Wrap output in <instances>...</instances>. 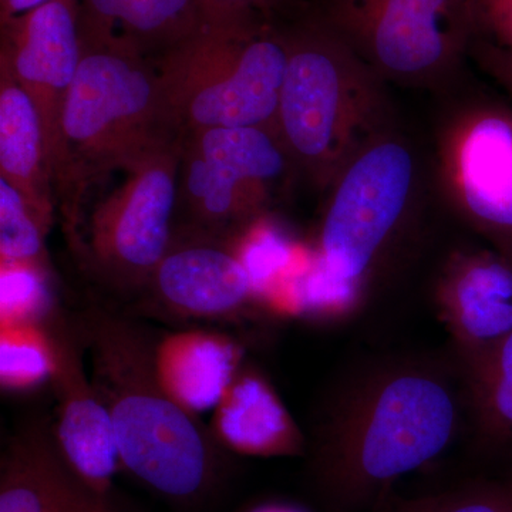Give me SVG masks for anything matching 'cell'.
<instances>
[{
  "label": "cell",
  "instance_id": "obj_1",
  "mask_svg": "<svg viewBox=\"0 0 512 512\" xmlns=\"http://www.w3.org/2000/svg\"><path fill=\"white\" fill-rule=\"evenodd\" d=\"M466 426L458 365L392 357L353 376L320 417L311 478L330 512H370L394 484L437 460Z\"/></svg>",
  "mask_w": 512,
  "mask_h": 512
},
{
  "label": "cell",
  "instance_id": "obj_2",
  "mask_svg": "<svg viewBox=\"0 0 512 512\" xmlns=\"http://www.w3.org/2000/svg\"><path fill=\"white\" fill-rule=\"evenodd\" d=\"M76 323L90 377L109 410L121 467L174 503L201 500L220 474L217 441L161 386L154 342L127 319L100 309Z\"/></svg>",
  "mask_w": 512,
  "mask_h": 512
},
{
  "label": "cell",
  "instance_id": "obj_3",
  "mask_svg": "<svg viewBox=\"0 0 512 512\" xmlns=\"http://www.w3.org/2000/svg\"><path fill=\"white\" fill-rule=\"evenodd\" d=\"M80 40L82 57L63 110L62 163L55 187L73 247L87 188L181 138L151 57L110 37L80 32Z\"/></svg>",
  "mask_w": 512,
  "mask_h": 512
},
{
  "label": "cell",
  "instance_id": "obj_4",
  "mask_svg": "<svg viewBox=\"0 0 512 512\" xmlns=\"http://www.w3.org/2000/svg\"><path fill=\"white\" fill-rule=\"evenodd\" d=\"M282 29L288 66L276 133L293 167L328 191L370 140L393 127L386 82L315 13Z\"/></svg>",
  "mask_w": 512,
  "mask_h": 512
},
{
  "label": "cell",
  "instance_id": "obj_5",
  "mask_svg": "<svg viewBox=\"0 0 512 512\" xmlns=\"http://www.w3.org/2000/svg\"><path fill=\"white\" fill-rule=\"evenodd\" d=\"M154 63L165 106L181 136L227 127L276 133L288 47L284 29L274 23L210 26Z\"/></svg>",
  "mask_w": 512,
  "mask_h": 512
},
{
  "label": "cell",
  "instance_id": "obj_6",
  "mask_svg": "<svg viewBox=\"0 0 512 512\" xmlns=\"http://www.w3.org/2000/svg\"><path fill=\"white\" fill-rule=\"evenodd\" d=\"M419 181L416 151L392 127L370 140L326 191L318 261L360 299L406 238Z\"/></svg>",
  "mask_w": 512,
  "mask_h": 512
},
{
  "label": "cell",
  "instance_id": "obj_7",
  "mask_svg": "<svg viewBox=\"0 0 512 512\" xmlns=\"http://www.w3.org/2000/svg\"><path fill=\"white\" fill-rule=\"evenodd\" d=\"M313 13L384 82L430 86L470 53L476 0H320Z\"/></svg>",
  "mask_w": 512,
  "mask_h": 512
},
{
  "label": "cell",
  "instance_id": "obj_8",
  "mask_svg": "<svg viewBox=\"0 0 512 512\" xmlns=\"http://www.w3.org/2000/svg\"><path fill=\"white\" fill-rule=\"evenodd\" d=\"M180 146L181 138L124 171L126 180L90 215L79 251L114 288H146L173 244Z\"/></svg>",
  "mask_w": 512,
  "mask_h": 512
},
{
  "label": "cell",
  "instance_id": "obj_9",
  "mask_svg": "<svg viewBox=\"0 0 512 512\" xmlns=\"http://www.w3.org/2000/svg\"><path fill=\"white\" fill-rule=\"evenodd\" d=\"M440 175L454 210L512 262V106L480 97L457 111L439 143Z\"/></svg>",
  "mask_w": 512,
  "mask_h": 512
},
{
  "label": "cell",
  "instance_id": "obj_10",
  "mask_svg": "<svg viewBox=\"0 0 512 512\" xmlns=\"http://www.w3.org/2000/svg\"><path fill=\"white\" fill-rule=\"evenodd\" d=\"M82 57L80 0H47L0 22V66L35 104L56 187L62 163V119Z\"/></svg>",
  "mask_w": 512,
  "mask_h": 512
},
{
  "label": "cell",
  "instance_id": "obj_11",
  "mask_svg": "<svg viewBox=\"0 0 512 512\" xmlns=\"http://www.w3.org/2000/svg\"><path fill=\"white\" fill-rule=\"evenodd\" d=\"M53 349V392L56 396L55 437L63 456L84 483L110 501L120 457L109 410L86 369V348L74 323L52 312L45 322Z\"/></svg>",
  "mask_w": 512,
  "mask_h": 512
},
{
  "label": "cell",
  "instance_id": "obj_12",
  "mask_svg": "<svg viewBox=\"0 0 512 512\" xmlns=\"http://www.w3.org/2000/svg\"><path fill=\"white\" fill-rule=\"evenodd\" d=\"M434 301L461 366L471 365L512 332V262L493 248L450 256Z\"/></svg>",
  "mask_w": 512,
  "mask_h": 512
},
{
  "label": "cell",
  "instance_id": "obj_13",
  "mask_svg": "<svg viewBox=\"0 0 512 512\" xmlns=\"http://www.w3.org/2000/svg\"><path fill=\"white\" fill-rule=\"evenodd\" d=\"M183 318L234 316L255 298V285L235 245L221 239L174 241L146 288Z\"/></svg>",
  "mask_w": 512,
  "mask_h": 512
},
{
  "label": "cell",
  "instance_id": "obj_14",
  "mask_svg": "<svg viewBox=\"0 0 512 512\" xmlns=\"http://www.w3.org/2000/svg\"><path fill=\"white\" fill-rule=\"evenodd\" d=\"M0 512H113L63 456L55 430L23 427L0 457Z\"/></svg>",
  "mask_w": 512,
  "mask_h": 512
},
{
  "label": "cell",
  "instance_id": "obj_15",
  "mask_svg": "<svg viewBox=\"0 0 512 512\" xmlns=\"http://www.w3.org/2000/svg\"><path fill=\"white\" fill-rule=\"evenodd\" d=\"M153 363L165 392L198 416L214 410L234 382L242 369V349L224 333L175 330L153 343Z\"/></svg>",
  "mask_w": 512,
  "mask_h": 512
},
{
  "label": "cell",
  "instance_id": "obj_16",
  "mask_svg": "<svg viewBox=\"0 0 512 512\" xmlns=\"http://www.w3.org/2000/svg\"><path fill=\"white\" fill-rule=\"evenodd\" d=\"M212 434L218 444L241 456H301L308 447L274 387L244 367L215 406Z\"/></svg>",
  "mask_w": 512,
  "mask_h": 512
},
{
  "label": "cell",
  "instance_id": "obj_17",
  "mask_svg": "<svg viewBox=\"0 0 512 512\" xmlns=\"http://www.w3.org/2000/svg\"><path fill=\"white\" fill-rule=\"evenodd\" d=\"M264 212L227 168L181 137L174 228L190 232V238L220 239L244 232Z\"/></svg>",
  "mask_w": 512,
  "mask_h": 512
},
{
  "label": "cell",
  "instance_id": "obj_18",
  "mask_svg": "<svg viewBox=\"0 0 512 512\" xmlns=\"http://www.w3.org/2000/svg\"><path fill=\"white\" fill-rule=\"evenodd\" d=\"M210 26L202 0H80L83 35L120 40L151 59Z\"/></svg>",
  "mask_w": 512,
  "mask_h": 512
},
{
  "label": "cell",
  "instance_id": "obj_19",
  "mask_svg": "<svg viewBox=\"0 0 512 512\" xmlns=\"http://www.w3.org/2000/svg\"><path fill=\"white\" fill-rule=\"evenodd\" d=\"M0 178L22 195L49 231L56 192L42 121L28 93L3 66H0Z\"/></svg>",
  "mask_w": 512,
  "mask_h": 512
},
{
  "label": "cell",
  "instance_id": "obj_20",
  "mask_svg": "<svg viewBox=\"0 0 512 512\" xmlns=\"http://www.w3.org/2000/svg\"><path fill=\"white\" fill-rule=\"evenodd\" d=\"M183 136L204 156L227 168L265 210L276 188L295 168L281 138L266 128H208Z\"/></svg>",
  "mask_w": 512,
  "mask_h": 512
},
{
  "label": "cell",
  "instance_id": "obj_21",
  "mask_svg": "<svg viewBox=\"0 0 512 512\" xmlns=\"http://www.w3.org/2000/svg\"><path fill=\"white\" fill-rule=\"evenodd\" d=\"M460 367L466 389V426L474 444L491 456L511 454L512 332L487 355Z\"/></svg>",
  "mask_w": 512,
  "mask_h": 512
},
{
  "label": "cell",
  "instance_id": "obj_22",
  "mask_svg": "<svg viewBox=\"0 0 512 512\" xmlns=\"http://www.w3.org/2000/svg\"><path fill=\"white\" fill-rule=\"evenodd\" d=\"M53 349L43 323L0 325V383L29 390L52 379Z\"/></svg>",
  "mask_w": 512,
  "mask_h": 512
},
{
  "label": "cell",
  "instance_id": "obj_23",
  "mask_svg": "<svg viewBox=\"0 0 512 512\" xmlns=\"http://www.w3.org/2000/svg\"><path fill=\"white\" fill-rule=\"evenodd\" d=\"M370 512H512V478L468 481L417 497L392 491Z\"/></svg>",
  "mask_w": 512,
  "mask_h": 512
},
{
  "label": "cell",
  "instance_id": "obj_24",
  "mask_svg": "<svg viewBox=\"0 0 512 512\" xmlns=\"http://www.w3.org/2000/svg\"><path fill=\"white\" fill-rule=\"evenodd\" d=\"M47 232L22 195L0 178V265L46 269Z\"/></svg>",
  "mask_w": 512,
  "mask_h": 512
},
{
  "label": "cell",
  "instance_id": "obj_25",
  "mask_svg": "<svg viewBox=\"0 0 512 512\" xmlns=\"http://www.w3.org/2000/svg\"><path fill=\"white\" fill-rule=\"evenodd\" d=\"M470 53L512 96V0H476Z\"/></svg>",
  "mask_w": 512,
  "mask_h": 512
},
{
  "label": "cell",
  "instance_id": "obj_26",
  "mask_svg": "<svg viewBox=\"0 0 512 512\" xmlns=\"http://www.w3.org/2000/svg\"><path fill=\"white\" fill-rule=\"evenodd\" d=\"M45 271L33 266L2 265L0 325L45 322L53 312Z\"/></svg>",
  "mask_w": 512,
  "mask_h": 512
},
{
  "label": "cell",
  "instance_id": "obj_27",
  "mask_svg": "<svg viewBox=\"0 0 512 512\" xmlns=\"http://www.w3.org/2000/svg\"><path fill=\"white\" fill-rule=\"evenodd\" d=\"M215 25L221 28H254L271 22L285 0H202Z\"/></svg>",
  "mask_w": 512,
  "mask_h": 512
},
{
  "label": "cell",
  "instance_id": "obj_28",
  "mask_svg": "<svg viewBox=\"0 0 512 512\" xmlns=\"http://www.w3.org/2000/svg\"><path fill=\"white\" fill-rule=\"evenodd\" d=\"M46 2L47 0H0V22L18 18Z\"/></svg>",
  "mask_w": 512,
  "mask_h": 512
},
{
  "label": "cell",
  "instance_id": "obj_29",
  "mask_svg": "<svg viewBox=\"0 0 512 512\" xmlns=\"http://www.w3.org/2000/svg\"><path fill=\"white\" fill-rule=\"evenodd\" d=\"M252 512H302L296 510V508L285 507V505H268V507L258 508V510Z\"/></svg>",
  "mask_w": 512,
  "mask_h": 512
}]
</instances>
